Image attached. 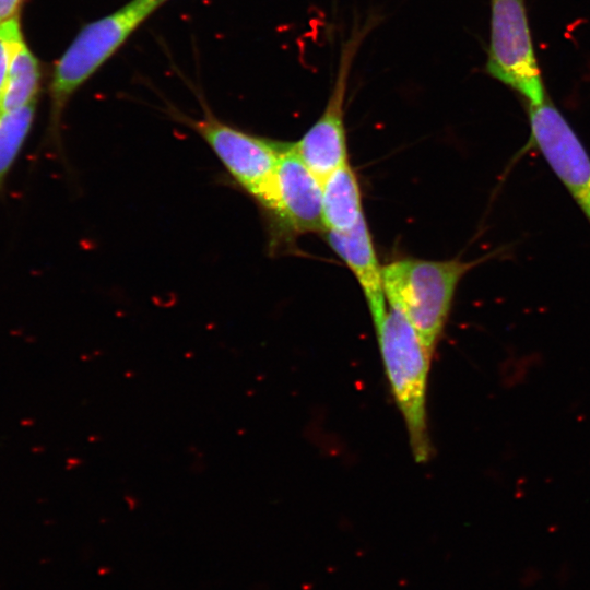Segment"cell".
I'll return each instance as SVG.
<instances>
[{"mask_svg":"<svg viewBox=\"0 0 590 590\" xmlns=\"http://www.w3.org/2000/svg\"><path fill=\"white\" fill-rule=\"evenodd\" d=\"M330 247L351 269L358 281L371 314L375 328L387 314L386 294L380 267L365 217L349 232L327 231Z\"/></svg>","mask_w":590,"mask_h":590,"instance_id":"obj_9","label":"cell"},{"mask_svg":"<svg viewBox=\"0 0 590 590\" xmlns=\"http://www.w3.org/2000/svg\"><path fill=\"white\" fill-rule=\"evenodd\" d=\"M182 121L208 143L237 185L271 214L283 143L234 128L209 111L200 119L184 117Z\"/></svg>","mask_w":590,"mask_h":590,"instance_id":"obj_4","label":"cell"},{"mask_svg":"<svg viewBox=\"0 0 590 590\" xmlns=\"http://www.w3.org/2000/svg\"><path fill=\"white\" fill-rule=\"evenodd\" d=\"M39 81L38 60L22 37L12 51L8 78L0 95V113L12 111L36 102Z\"/></svg>","mask_w":590,"mask_h":590,"instance_id":"obj_11","label":"cell"},{"mask_svg":"<svg viewBox=\"0 0 590 590\" xmlns=\"http://www.w3.org/2000/svg\"><path fill=\"white\" fill-rule=\"evenodd\" d=\"M157 1H160L161 3H163V2L166 1V0H157Z\"/></svg>","mask_w":590,"mask_h":590,"instance_id":"obj_15","label":"cell"},{"mask_svg":"<svg viewBox=\"0 0 590 590\" xmlns=\"http://www.w3.org/2000/svg\"><path fill=\"white\" fill-rule=\"evenodd\" d=\"M392 393L404 418L417 462L430 456L426 423V387L430 356L404 315L390 306L376 327Z\"/></svg>","mask_w":590,"mask_h":590,"instance_id":"obj_3","label":"cell"},{"mask_svg":"<svg viewBox=\"0 0 590 590\" xmlns=\"http://www.w3.org/2000/svg\"><path fill=\"white\" fill-rule=\"evenodd\" d=\"M475 264L458 259H403L382 268L386 298L416 331L432 357L461 278Z\"/></svg>","mask_w":590,"mask_h":590,"instance_id":"obj_1","label":"cell"},{"mask_svg":"<svg viewBox=\"0 0 590 590\" xmlns=\"http://www.w3.org/2000/svg\"><path fill=\"white\" fill-rule=\"evenodd\" d=\"M22 0H0V23L16 15Z\"/></svg>","mask_w":590,"mask_h":590,"instance_id":"obj_14","label":"cell"},{"mask_svg":"<svg viewBox=\"0 0 590 590\" xmlns=\"http://www.w3.org/2000/svg\"><path fill=\"white\" fill-rule=\"evenodd\" d=\"M35 105L0 113V192L31 131Z\"/></svg>","mask_w":590,"mask_h":590,"instance_id":"obj_12","label":"cell"},{"mask_svg":"<svg viewBox=\"0 0 590 590\" xmlns=\"http://www.w3.org/2000/svg\"><path fill=\"white\" fill-rule=\"evenodd\" d=\"M22 37L17 15L0 23V95L8 78L13 48Z\"/></svg>","mask_w":590,"mask_h":590,"instance_id":"obj_13","label":"cell"},{"mask_svg":"<svg viewBox=\"0 0 590 590\" xmlns=\"http://www.w3.org/2000/svg\"><path fill=\"white\" fill-rule=\"evenodd\" d=\"M373 25V21L368 20L343 43L327 106L303 138L293 143L299 157L321 182L347 162L344 99L349 75L357 49Z\"/></svg>","mask_w":590,"mask_h":590,"instance_id":"obj_6","label":"cell"},{"mask_svg":"<svg viewBox=\"0 0 590 590\" xmlns=\"http://www.w3.org/2000/svg\"><path fill=\"white\" fill-rule=\"evenodd\" d=\"M279 229L291 233L326 231L322 182L307 167L293 143H283L276 170V204L270 214Z\"/></svg>","mask_w":590,"mask_h":590,"instance_id":"obj_8","label":"cell"},{"mask_svg":"<svg viewBox=\"0 0 590 590\" xmlns=\"http://www.w3.org/2000/svg\"><path fill=\"white\" fill-rule=\"evenodd\" d=\"M491 42L486 72L523 96L542 104L545 91L534 56L524 0H491Z\"/></svg>","mask_w":590,"mask_h":590,"instance_id":"obj_5","label":"cell"},{"mask_svg":"<svg viewBox=\"0 0 590 590\" xmlns=\"http://www.w3.org/2000/svg\"><path fill=\"white\" fill-rule=\"evenodd\" d=\"M162 3L131 0L111 14L85 25L56 63L50 83L49 138L60 145L63 109L85 83Z\"/></svg>","mask_w":590,"mask_h":590,"instance_id":"obj_2","label":"cell"},{"mask_svg":"<svg viewBox=\"0 0 590 590\" xmlns=\"http://www.w3.org/2000/svg\"><path fill=\"white\" fill-rule=\"evenodd\" d=\"M322 216L326 232L338 233L351 231L364 216L358 181L347 162L322 182Z\"/></svg>","mask_w":590,"mask_h":590,"instance_id":"obj_10","label":"cell"},{"mask_svg":"<svg viewBox=\"0 0 590 590\" xmlns=\"http://www.w3.org/2000/svg\"><path fill=\"white\" fill-rule=\"evenodd\" d=\"M530 140L590 223V156L575 130L550 101L529 107Z\"/></svg>","mask_w":590,"mask_h":590,"instance_id":"obj_7","label":"cell"}]
</instances>
